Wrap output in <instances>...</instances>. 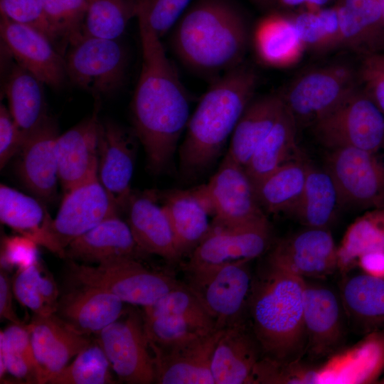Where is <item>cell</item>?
<instances>
[{
  "instance_id": "obj_1",
  "label": "cell",
  "mask_w": 384,
  "mask_h": 384,
  "mask_svg": "<svg viewBox=\"0 0 384 384\" xmlns=\"http://www.w3.org/2000/svg\"><path fill=\"white\" fill-rule=\"evenodd\" d=\"M142 65L132 100L133 132L142 144L147 166L166 169L190 118V102L177 70L146 18L139 14Z\"/></svg>"
},
{
  "instance_id": "obj_2",
  "label": "cell",
  "mask_w": 384,
  "mask_h": 384,
  "mask_svg": "<svg viewBox=\"0 0 384 384\" xmlns=\"http://www.w3.org/2000/svg\"><path fill=\"white\" fill-rule=\"evenodd\" d=\"M170 33L183 64L220 75L243 64L250 36L244 15L228 0L194 1Z\"/></svg>"
},
{
  "instance_id": "obj_3",
  "label": "cell",
  "mask_w": 384,
  "mask_h": 384,
  "mask_svg": "<svg viewBox=\"0 0 384 384\" xmlns=\"http://www.w3.org/2000/svg\"><path fill=\"white\" fill-rule=\"evenodd\" d=\"M258 77L242 64L218 77L190 116L179 148V170L196 177L217 159L250 102Z\"/></svg>"
},
{
  "instance_id": "obj_4",
  "label": "cell",
  "mask_w": 384,
  "mask_h": 384,
  "mask_svg": "<svg viewBox=\"0 0 384 384\" xmlns=\"http://www.w3.org/2000/svg\"><path fill=\"white\" fill-rule=\"evenodd\" d=\"M304 289V278L267 261L253 278L247 314L262 357L290 363L305 355Z\"/></svg>"
},
{
  "instance_id": "obj_5",
  "label": "cell",
  "mask_w": 384,
  "mask_h": 384,
  "mask_svg": "<svg viewBox=\"0 0 384 384\" xmlns=\"http://www.w3.org/2000/svg\"><path fill=\"white\" fill-rule=\"evenodd\" d=\"M68 276L75 285L95 287L115 295L123 302L143 308L181 283L166 273L145 266L139 259L130 257L95 266L70 260Z\"/></svg>"
},
{
  "instance_id": "obj_6",
  "label": "cell",
  "mask_w": 384,
  "mask_h": 384,
  "mask_svg": "<svg viewBox=\"0 0 384 384\" xmlns=\"http://www.w3.org/2000/svg\"><path fill=\"white\" fill-rule=\"evenodd\" d=\"M64 60L68 80L95 98L116 92L126 78L128 54L119 38L83 33L70 43Z\"/></svg>"
},
{
  "instance_id": "obj_7",
  "label": "cell",
  "mask_w": 384,
  "mask_h": 384,
  "mask_svg": "<svg viewBox=\"0 0 384 384\" xmlns=\"http://www.w3.org/2000/svg\"><path fill=\"white\" fill-rule=\"evenodd\" d=\"M312 128L329 150L356 148L379 153L384 149V114L362 87L356 88Z\"/></svg>"
},
{
  "instance_id": "obj_8",
  "label": "cell",
  "mask_w": 384,
  "mask_h": 384,
  "mask_svg": "<svg viewBox=\"0 0 384 384\" xmlns=\"http://www.w3.org/2000/svg\"><path fill=\"white\" fill-rule=\"evenodd\" d=\"M358 71L334 63L308 71L279 94L298 128L312 127L358 86Z\"/></svg>"
},
{
  "instance_id": "obj_9",
  "label": "cell",
  "mask_w": 384,
  "mask_h": 384,
  "mask_svg": "<svg viewBox=\"0 0 384 384\" xmlns=\"http://www.w3.org/2000/svg\"><path fill=\"white\" fill-rule=\"evenodd\" d=\"M271 227L266 217L237 225H210L208 234L183 265L186 274L228 264L250 262L268 249Z\"/></svg>"
},
{
  "instance_id": "obj_10",
  "label": "cell",
  "mask_w": 384,
  "mask_h": 384,
  "mask_svg": "<svg viewBox=\"0 0 384 384\" xmlns=\"http://www.w3.org/2000/svg\"><path fill=\"white\" fill-rule=\"evenodd\" d=\"M250 262L188 274V287L215 322V331L245 320L253 277Z\"/></svg>"
},
{
  "instance_id": "obj_11",
  "label": "cell",
  "mask_w": 384,
  "mask_h": 384,
  "mask_svg": "<svg viewBox=\"0 0 384 384\" xmlns=\"http://www.w3.org/2000/svg\"><path fill=\"white\" fill-rule=\"evenodd\" d=\"M119 211L96 176L66 191L43 247L64 257L72 241Z\"/></svg>"
},
{
  "instance_id": "obj_12",
  "label": "cell",
  "mask_w": 384,
  "mask_h": 384,
  "mask_svg": "<svg viewBox=\"0 0 384 384\" xmlns=\"http://www.w3.org/2000/svg\"><path fill=\"white\" fill-rule=\"evenodd\" d=\"M97 341L119 380L130 384L155 382L153 354L145 331L142 314L136 309L104 328Z\"/></svg>"
},
{
  "instance_id": "obj_13",
  "label": "cell",
  "mask_w": 384,
  "mask_h": 384,
  "mask_svg": "<svg viewBox=\"0 0 384 384\" xmlns=\"http://www.w3.org/2000/svg\"><path fill=\"white\" fill-rule=\"evenodd\" d=\"M213 225H237L266 217L245 168L225 156L209 181L194 188Z\"/></svg>"
},
{
  "instance_id": "obj_14",
  "label": "cell",
  "mask_w": 384,
  "mask_h": 384,
  "mask_svg": "<svg viewBox=\"0 0 384 384\" xmlns=\"http://www.w3.org/2000/svg\"><path fill=\"white\" fill-rule=\"evenodd\" d=\"M324 167L337 186L342 206L368 210L384 206V161L379 153L332 149Z\"/></svg>"
},
{
  "instance_id": "obj_15",
  "label": "cell",
  "mask_w": 384,
  "mask_h": 384,
  "mask_svg": "<svg viewBox=\"0 0 384 384\" xmlns=\"http://www.w3.org/2000/svg\"><path fill=\"white\" fill-rule=\"evenodd\" d=\"M303 317L305 354L319 359L340 350L348 321L339 290L304 279Z\"/></svg>"
},
{
  "instance_id": "obj_16",
  "label": "cell",
  "mask_w": 384,
  "mask_h": 384,
  "mask_svg": "<svg viewBox=\"0 0 384 384\" xmlns=\"http://www.w3.org/2000/svg\"><path fill=\"white\" fill-rule=\"evenodd\" d=\"M337 247L329 229L306 228L277 242L267 261L304 279L338 271Z\"/></svg>"
},
{
  "instance_id": "obj_17",
  "label": "cell",
  "mask_w": 384,
  "mask_h": 384,
  "mask_svg": "<svg viewBox=\"0 0 384 384\" xmlns=\"http://www.w3.org/2000/svg\"><path fill=\"white\" fill-rule=\"evenodd\" d=\"M0 35L6 51L16 63L53 89L58 90L65 85L68 78L64 56L46 36L3 14Z\"/></svg>"
},
{
  "instance_id": "obj_18",
  "label": "cell",
  "mask_w": 384,
  "mask_h": 384,
  "mask_svg": "<svg viewBox=\"0 0 384 384\" xmlns=\"http://www.w3.org/2000/svg\"><path fill=\"white\" fill-rule=\"evenodd\" d=\"M137 139L112 120L100 122L97 177L119 210L132 192Z\"/></svg>"
},
{
  "instance_id": "obj_19",
  "label": "cell",
  "mask_w": 384,
  "mask_h": 384,
  "mask_svg": "<svg viewBox=\"0 0 384 384\" xmlns=\"http://www.w3.org/2000/svg\"><path fill=\"white\" fill-rule=\"evenodd\" d=\"M224 329L170 347L150 345L159 384H215L211 361Z\"/></svg>"
},
{
  "instance_id": "obj_20",
  "label": "cell",
  "mask_w": 384,
  "mask_h": 384,
  "mask_svg": "<svg viewBox=\"0 0 384 384\" xmlns=\"http://www.w3.org/2000/svg\"><path fill=\"white\" fill-rule=\"evenodd\" d=\"M36 363L38 383H48L91 342L88 336L75 331L55 314H34L27 324Z\"/></svg>"
},
{
  "instance_id": "obj_21",
  "label": "cell",
  "mask_w": 384,
  "mask_h": 384,
  "mask_svg": "<svg viewBox=\"0 0 384 384\" xmlns=\"http://www.w3.org/2000/svg\"><path fill=\"white\" fill-rule=\"evenodd\" d=\"M95 99L92 113L56 141L58 177L65 192L97 176L100 98Z\"/></svg>"
},
{
  "instance_id": "obj_22",
  "label": "cell",
  "mask_w": 384,
  "mask_h": 384,
  "mask_svg": "<svg viewBox=\"0 0 384 384\" xmlns=\"http://www.w3.org/2000/svg\"><path fill=\"white\" fill-rule=\"evenodd\" d=\"M58 126L49 117L31 134L18 153L17 173L24 186L40 199L55 198L59 181L55 144Z\"/></svg>"
},
{
  "instance_id": "obj_23",
  "label": "cell",
  "mask_w": 384,
  "mask_h": 384,
  "mask_svg": "<svg viewBox=\"0 0 384 384\" xmlns=\"http://www.w3.org/2000/svg\"><path fill=\"white\" fill-rule=\"evenodd\" d=\"M139 247L169 262L181 259L166 213L154 191L132 192L122 209Z\"/></svg>"
},
{
  "instance_id": "obj_24",
  "label": "cell",
  "mask_w": 384,
  "mask_h": 384,
  "mask_svg": "<svg viewBox=\"0 0 384 384\" xmlns=\"http://www.w3.org/2000/svg\"><path fill=\"white\" fill-rule=\"evenodd\" d=\"M261 357L260 344L245 320L225 329L211 361L215 384H252Z\"/></svg>"
},
{
  "instance_id": "obj_25",
  "label": "cell",
  "mask_w": 384,
  "mask_h": 384,
  "mask_svg": "<svg viewBox=\"0 0 384 384\" xmlns=\"http://www.w3.org/2000/svg\"><path fill=\"white\" fill-rule=\"evenodd\" d=\"M76 286L58 299L55 314L79 333L97 334L125 313L124 302L115 295L95 287Z\"/></svg>"
},
{
  "instance_id": "obj_26",
  "label": "cell",
  "mask_w": 384,
  "mask_h": 384,
  "mask_svg": "<svg viewBox=\"0 0 384 384\" xmlns=\"http://www.w3.org/2000/svg\"><path fill=\"white\" fill-rule=\"evenodd\" d=\"M145 254L137 244L127 223L114 213L72 241L65 258L100 264L119 258H135Z\"/></svg>"
},
{
  "instance_id": "obj_27",
  "label": "cell",
  "mask_w": 384,
  "mask_h": 384,
  "mask_svg": "<svg viewBox=\"0 0 384 384\" xmlns=\"http://www.w3.org/2000/svg\"><path fill=\"white\" fill-rule=\"evenodd\" d=\"M365 337L347 352L346 356L336 355L318 367L321 383H370L377 380L384 370V329L375 331Z\"/></svg>"
},
{
  "instance_id": "obj_28",
  "label": "cell",
  "mask_w": 384,
  "mask_h": 384,
  "mask_svg": "<svg viewBox=\"0 0 384 384\" xmlns=\"http://www.w3.org/2000/svg\"><path fill=\"white\" fill-rule=\"evenodd\" d=\"M285 109L286 105L279 94L253 98L231 135L225 156L245 168Z\"/></svg>"
},
{
  "instance_id": "obj_29",
  "label": "cell",
  "mask_w": 384,
  "mask_h": 384,
  "mask_svg": "<svg viewBox=\"0 0 384 384\" xmlns=\"http://www.w3.org/2000/svg\"><path fill=\"white\" fill-rule=\"evenodd\" d=\"M252 41L258 59L272 68L294 65L306 50L291 16L279 13L267 15L258 21Z\"/></svg>"
},
{
  "instance_id": "obj_30",
  "label": "cell",
  "mask_w": 384,
  "mask_h": 384,
  "mask_svg": "<svg viewBox=\"0 0 384 384\" xmlns=\"http://www.w3.org/2000/svg\"><path fill=\"white\" fill-rule=\"evenodd\" d=\"M163 198L161 204L169 218L181 259L189 255L208 234L210 215L194 188L171 190Z\"/></svg>"
},
{
  "instance_id": "obj_31",
  "label": "cell",
  "mask_w": 384,
  "mask_h": 384,
  "mask_svg": "<svg viewBox=\"0 0 384 384\" xmlns=\"http://www.w3.org/2000/svg\"><path fill=\"white\" fill-rule=\"evenodd\" d=\"M338 290L355 330L367 334L384 329V279L363 272L345 274Z\"/></svg>"
},
{
  "instance_id": "obj_32",
  "label": "cell",
  "mask_w": 384,
  "mask_h": 384,
  "mask_svg": "<svg viewBox=\"0 0 384 384\" xmlns=\"http://www.w3.org/2000/svg\"><path fill=\"white\" fill-rule=\"evenodd\" d=\"M44 85L29 71L13 63L7 73L4 90L9 110L24 142L50 117L43 88Z\"/></svg>"
},
{
  "instance_id": "obj_33",
  "label": "cell",
  "mask_w": 384,
  "mask_h": 384,
  "mask_svg": "<svg viewBox=\"0 0 384 384\" xmlns=\"http://www.w3.org/2000/svg\"><path fill=\"white\" fill-rule=\"evenodd\" d=\"M342 45L367 55L384 50V19L375 0H339Z\"/></svg>"
},
{
  "instance_id": "obj_34",
  "label": "cell",
  "mask_w": 384,
  "mask_h": 384,
  "mask_svg": "<svg viewBox=\"0 0 384 384\" xmlns=\"http://www.w3.org/2000/svg\"><path fill=\"white\" fill-rule=\"evenodd\" d=\"M342 206L337 186L326 169L308 164L304 187L290 213L306 228L329 229Z\"/></svg>"
},
{
  "instance_id": "obj_35",
  "label": "cell",
  "mask_w": 384,
  "mask_h": 384,
  "mask_svg": "<svg viewBox=\"0 0 384 384\" xmlns=\"http://www.w3.org/2000/svg\"><path fill=\"white\" fill-rule=\"evenodd\" d=\"M307 170L308 164L291 159L254 184L263 211L290 214L302 193Z\"/></svg>"
},
{
  "instance_id": "obj_36",
  "label": "cell",
  "mask_w": 384,
  "mask_h": 384,
  "mask_svg": "<svg viewBox=\"0 0 384 384\" xmlns=\"http://www.w3.org/2000/svg\"><path fill=\"white\" fill-rule=\"evenodd\" d=\"M0 220L20 235L43 246L53 218L37 198L1 184Z\"/></svg>"
},
{
  "instance_id": "obj_37",
  "label": "cell",
  "mask_w": 384,
  "mask_h": 384,
  "mask_svg": "<svg viewBox=\"0 0 384 384\" xmlns=\"http://www.w3.org/2000/svg\"><path fill=\"white\" fill-rule=\"evenodd\" d=\"M297 129V124L286 107L245 166L253 185L291 160L289 157L296 146Z\"/></svg>"
},
{
  "instance_id": "obj_38",
  "label": "cell",
  "mask_w": 384,
  "mask_h": 384,
  "mask_svg": "<svg viewBox=\"0 0 384 384\" xmlns=\"http://www.w3.org/2000/svg\"><path fill=\"white\" fill-rule=\"evenodd\" d=\"M384 250V206L368 210L346 229L337 247L338 271L343 276L363 255Z\"/></svg>"
},
{
  "instance_id": "obj_39",
  "label": "cell",
  "mask_w": 384,
  "mask_h": 384,
  "mask_svg": "<svg viewBox=\"0 0 384 384\" xmlns=\"http://www.w3.org/2000/svg\"><path fill=\"white\" fill-rule=\"evenodd\" d=\"M14 295L34 314H55L58 302V291L52 277L43 272L37 262L17 270L12 281Z\"/></svg>"
},
{
  "instance_id": "obj_40",
  "label": "cell",
  "mask_w": 384,
  "mask_h": 384,
  "mask_svg": "<svg viewBox=\"0 0 384 384\" xmlns=\"http://www.w3.org/2000/svg\"><path fill=\"white\" fill-rule=\"evenodd\" d=\"M83 33L106 38H119L130 20L137 17L140 0H87Z\"/></svg>"
},
{
  "instance_id": "obj_41",
  "label": "cell",
  "mask_w": 384,
  "mask_h": 384,
  "mask_svg": "<svg viewBox=\"0 0 384 384\" xmlns=\"http://www.w3.org/2000/svg\"><path fill=\"white\" fill-rule=\"evenodd\" d=\"M110 361L97 340L91 341L60 372L52 377L50 384H112Z\"/></svg>"
},
{
  "instance_id": "obj_42",
  "label": "cell",
  "mask_w": 384,
  "mask_h": 384,
  "mask_svg": "<svg viewBox=\"0 0 384 384\" xmlns=\"http://www.w3.org/2000/svg\"><path fill=\"white\" fill-rule=\"evenodd\" d=\"M143 314L174 316L206 330L215 331L213 318L186 284L181 283L151 305L144 307Z\"/></svg>"
},
{
  "instance_id": "obj_43",
  "label": "cell",
  "mask_w": 384,
  "mask_h": 384,
  "mask_svg": "<svg viewBox=\"0 0 384 384\" xmlns=\"http://www.w3.org/2000/svg\"><path fill=\"white\" fill-rule=\"evenodd\" d=\"M47 20L64 56L70 42L83 33L87 0H41Z\"/></svg>"
},
{
  "instance_id": "obj_44",
  "label": "cell",
  "mask_w": 384,
  "mask_h": 384,
  "mask_svg": "<svg viewBox=\"0 0 384 384\" xmlns=\"http://www.w3.org/2000/svg\"><path fill=\"white\" fill-rule=\"evenodd\" d=\"M149 344L170 347L207 335L210 331L179 317L170 315H146L142 313Z\"/></svg>"
},
{
  "instance_id": "obj_45",
  "label": "cell",
  "mask_w": 384,
  "mask_h": 384,
  "mask_svg": "<svg viewBox=\"0 0 384 384\" xmlns=\"http://www.w3.org/2000/svg\"><path fill=\"white\" fill-rule=\"evenodd\" d=\"M194 0H140L142 15L161 39L167 35ZM137 15V16H138Z\"/></svg>"
},
{
  "instance_id": "obj_46",
  "label": "cell",
  "mask_w": 384,
  "mask_h": 384,
  "mask_svg": "<svg viewBox=\"0 0 384 384\" xmlns=\"http://www.w3.org/2000/svg\"><path fill=\"white\" fill-rule=\"evenodd\" d=\"M0 10L1 14L10 20L43 34L58 50L57 40L47 20L41 0H0Z\"/></svg>"
},
{
  "instance_id": "obj_47",
  "label": "cell",
  "mask_w": 384,
  "mask_h": 384,
  "mask_svg": "<svg viewBox=\"0 0 384 384\" xmlns=\"http://www.w3.org/2000/svg\"><path fill=\"white\" fill-rule=\"evenodd\" d=\"M38 245L22 235L5 237L1 247V267L24 269L38 262Z\"/></svg>"
},
{
  "instance_id": "obj_48",
  "label": "cell",
  "mask_w": 384,
  "mask_h": 384,
  "mask_svg": "<svg viewBox=\"0 0 384 384\" xmlns=\"http://www.w3.org/2000/svg\"><path fill=\"white\" fill-rule=\"evenodd\" d=\"M358 75L362 88L384 114V53L364 55Z\"/></svg>"
},
{
  "instance_id": "obj_49",
  "label": "cell",
  "mask_w": 384,
  "mask_h": 384,
  "mask_svg": "<svg viewBox=\"0 0 384 384\" xmlns=\"http://www.w3.org/2000/svg\"><path fill=\"white\" fill-rule=\"evenodd\" d=\"M291 17L305 49L316 52L331 50L318 11L306 10Z\"/></svg>"
},
{
  "instance_id": "obj_50",
  "label": "cell",
  "mask_w": 384,
  "mask_h": 384,
  "mask_svg": "<svg viewBox=\"0 0 384 384\" xmlns=\"http://www.w3.org/2000/svg\"><path fill=\"white\" fill-rule=\"evenodd\" d=\"M24 143L23 137L9 109L0 107V169L18 154Z\"/></svg>"
},
{
  "instance_id": "obj_51",
  "label": "cell",
  "mask_w": 384,
  "mask_h": 384,
  "mask_svg": "<svg viewBox=\"0 0 384 384\" xmlns=\"http://www.w3.org/2000/svg\"><path fill=\"white\" fill-rule=\"evenodd\" d=\"M12 281L9 277L8 270L1 267L0 270V317L11 323L21 324L16 314L13 304Z\"/></svg>"
},
{
  "instance_id": "obj_52",
  "label": "cell",
  "mask_w": 384,
  "mask_h": 384,
  "mask_svg": "<svg viewBox=\"0 0 384 384\" xmlns=\"http://www.w3.org/2000/svg\"><path fill=\"white\" fill-rule=\"evenodd\" d=\"M356 267L366 274L384 279V250L372 251L361 255Z\"/></svg>"
},
{
  "instance_id": "obj_53",
  "label": "cell",
  "mask_w": 384,
  "mask_h": 384,
  "mask_svg": "<svg viewBox=\"0 0 384 384\" xmlns=\"http://www.w3.org/2000/svg\"><path fill=\"white\" fill-rule=\"evenodd\" d=\"M330 0H306V10L316 11L324 8Z\"/></svg>"
},
{
  "instance_id": "obj_54",
  "label": "cell",
  "mask_w": 384,
  "mask_h": 384,
  "mask_svg": "<svg viewBox=\"0 0 384 384\" xmlns=\"http://www.w3.org/2000/svg\"><path fill=\"white\" fill-rule=\"evenodd\" d=\"M265 1H272L278 4L286 7H294L301 5H305L306 0H264Z\"/></svg>"
},
{
  "instance_id": "obj_55",
  "label": "cell",
  "mask_w": 384,
  "mask_h": 384,
  "mask_svg": "<svg viewBox=\"0 0 384 384\" xmlns=\"http://www.w3.org/2000/svg\"><path fill=\"white\" fill-rule=\"evenodd\" d=\"M375 1H376V2L378 3V4L379 6V8L380 9L382 16H383V19H384V0H375Z\"/></svg>"
},
{
  "instance_id": "obj_56",
  "label": "cell",
  "mask_w": 384,
  "mask_h": 384,
  "mask_svg": "<svg viewBox=\"0 0 384 384\" xmlns=\"http://www.w3.org/2000/svg\"><path fill=\"white\" fill-rule=\"evenodd\" d=\"M380 383L384 384V377L380 380Z\"/></svg>"
},
{
  "instance_id": "obj_57",
  "label": "cell",
  "mask_w": 384,
  "mask_h": 384,
  "mask_svg": "<svg viewBox=\"0 0 384 384\" xmlns=\"http://www.w3.org/2000/svg\"><path fill=\"white\" fill-rule=\"evenodd\" d=\"M261 1H264V0H261Z\"/></svg>"
}]
</instances>
